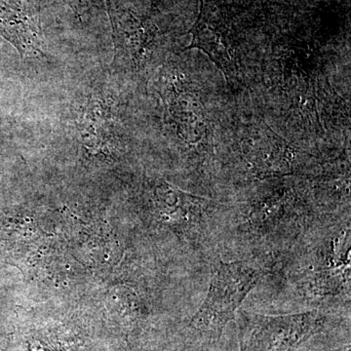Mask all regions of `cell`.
I'll return each mask as SVG.
<instances>
[{
	"label": "cell",
	"instance_id": "cell-1",
	"mask_svg": "<svg viewBox=\"0 0 351 351\" xmlns=\"http://www.w3.org/2000/svg\"><path fill=\"white\" fill-rule=\"evenodd\" d=\"M276 263L271 254L237 262L214 261L206 298L186 327L193 339L204 345L218 343L247 295Z\"/></svg>",
	"mask_w": 351,
	"mask_h": 351
},
{
	"label": "cell",
	"instance_id": "cell-2",
	"mask_svg": "<svg viewBox=\"0 0 351 351\" xmlns=\"http://www.w3.org/2000/svg\"><path fill=\"white\" fill-rule=\"evenodd\" d=\"M325 324L326 317L318 309L274 316L240 311V351H294L323 331Z\"/></svg>",
	"mask_w": 351,
	"mask_h": 351
},
{
	"label": "cell",
	"instance_id": "cell-3",
	"mask_svg": "<svg viewBox=\"0 0 351 351\" xmlns=\"http://www.w3.org/2000/svg\"><path fill=\"white\" fill-rule=\"evenodd\" d=\"M191 32L189 48L206 53L226 77L232 75L237 66L234 34L232 19L219 0H201L200 14Z\"/></svg>",
	"mask_w": 351,
	"mask_h": 351
},
{
	"label": "cell",
	"instance_id": "cell-4",
	"mask_svg": "<svg viewBox=\"0 0 351 351\" xmlns=\"http://www.w3.org/2000/svg\"><path fill=\"white\" fill-rule=\"evenodd\" d=\"M0 36L24 59L43 56L44 43L36 1L0 0Z\"/></svg>",
	"mask_w": 351,
	"mask_h": 351
},
{
	"label": "cell",
	"instance_id": "cell-5",
	"mask_svg": "<svg viewBox=\"0 0 351 351\" xmlns=\"http://www.w3.org/2000/svg\"><path fill=\"white\" fill-rule=\"evenodd\" d=\"M106 1L117 53H123L133 64L141 63L144 59L147 44L151 43L152 31L119 4L117 0Z\"/></svg>",
	"mask_w": 351,
	"mask_h": 351
},
{
	"label": "cell",
	"instance_id": "cell-6",
	"mask_svg": "<svg viewBox=\"0 0 351 351\" xmlns=\"http://www.w3.org/2000/svg\"><path fill=\"white\" fill-rule=\"evenodd\" d=\"M172 113L182 138L189 144L198 145L207 137V124L202 107L193 99L177 97L173 101Z\"/></svg>",
	"mask_w": 351,
	"mask_h": 351
}]
</instances>
